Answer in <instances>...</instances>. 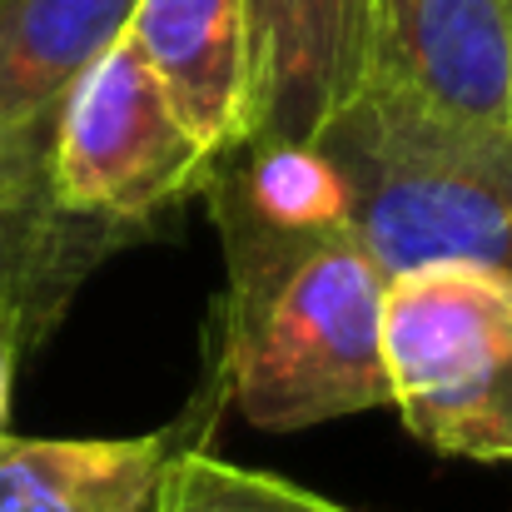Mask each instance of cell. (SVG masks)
I'll return each instance as SVG.
<instances>
[{
    "label": "cell",
    "mask_w": 512,
    "mask_h": 512,
    "mask_svg": "<svg viewBox=\"0 0 512 512\" xmlns=\"http://www.w3.org/2000/svg\"><path fill=\"white\" fill-rule=\"evenodd\" d=\"M229 264L224 393L264 433L388 403L378 259L329 234H219Z\"/></svg>",
    "instance_id": "6da1fadb"
},
{
    "label": "cell",
    "mask_w": 512,
    "mask_h": 512,
    "mask_svg": "<svg viewBox=\"0 0 512 512\" xmlns=\"http://www.w3.org/2000/svg\"><path fill=\"white\" fill-rule=\"evenodd\" d=\"M348 184V229L383 274L463 259L512 274V125L363 90L314 140Z\"/></svg>",
    "instance_id": "7a4b0ae2"
},
{
    "label": "cell",
    "mask_w": 512,
    "mask_h": 512,
    "mask_svg": "<svg viewBox=\"0 0 512 512\" xmlns=\"http://www.w3.org/2000/svg\"><path fill=\"white\" fill-rule=\"evenodd\" d=\"M383 373L418 443L512 463V274L463 259L388 274Z\"/></svg>",
    "instance_id": "3957f363"
},
{
    "label": "cell",
    "mask_w": 512,
    "mask_h": 512,
    "mask_svg": "<svg viewBox=\"0 0 512 512\" xmlns=\"http://www.w3.org/2000/svg\"><path fill=\"white\" fill-rule=\"evenodd\" d=\"M214 170L170 90L120 35L65 95L50 140V194L75 214L150 224Z\"/></svg>",
    "instance_id": "277c9868"
},
{
    "label": "cell",
    "mask_w": 512,
    "mask_h": 512,
    "mask_svg": "<svg viewBox=\"0 0 512 512\" xmlns=\"http://www.w3.org/2000/svg\"><path fill=\"white\" fill-rule=\"evenodd\" d=\"M368 80L453 120L512 125V0H368Z\"/></svg>",
    "instance_id": "5b68a950"
},
{
    "label": "cell",
    "mask_w": 512,
    "mask_h": 512,
    "mask_svg": "<svg viewBox=\"0 0 512 512\" xmlns=\"http://www.w3.org/2000/svg\"><path fill=\"white\" fill-rule=\"evenodd\" d=\"M249 140L314 145L368 80V0H244Z\"/></svg>",
    "instance_id": "8992f818"
},
{
    "label": "cell",
    "mask_w": 512,
    "mask_h": 512,
    "mask_svg": "<svg viewBox=\"0 0 512 512\" xmlns=\"http://www.w3.org/2000/svg\"><path fill=\"white\" fill-rule=\"evenodd\" d=\"M140 0H0V184H50L70 85L130 35Z\"/></svg>",
    "instance_id": "52a82bcc"
},
{
    "label": "cell",
    "mask_w": 512,
    "mask_h": 512,
    "mask_svg": "<svg viewBox=\"0 0 512 512\" xmlns=\"http://www.w3.org/2000/svg\"><path fill=\"white\" fill-rule=\"evenodd\" d=\"M135 234H145V224L75 214L50 184H0V339L15 358H30L60 329L80 284Z\"/></svg>",
    "instance_id": "ba28073f"
},
{
    "label": "cell",
    "mask_w": 512,
    "mask_h": 512,
    "mask_svg": "<svg viewBox=\"0 0 512 512\" xmlns=\"http://www.w3.org/2000/svg\"><path fill=\"white\" fill-rule=\"evenodd\" d=\"M130 40L170 90L179 120L214 160L249 140L244 0H140Z\"/></svg>",
    "instance_id": "9c48e42d"
},
{
    "label": "cell",
    "mask_w": 512,
    "mask_h": 512,
    "mask_svg": "<svg viewBox=\"0 0 512 512\" xmlns=\"http://www.w3.org/2000/svg\"><path fill=\"white\" fill-rule=\"evenodd\" d=\"M179 433L5 438L0 512H155Z\"/></svg>",
    "instance_id": "30bf717a"
},
{
    "label": "cell",
    "mask_w": 512,
    "mask_h": 512,
    "mask_svg": "<svg viewBox=\"0 0 512 512\" xmlns=\"http://www.w3.org/2000/svg\"><path fill=\"white\" fill-rule=\"evenodd\" d=\"M155 512H348L274 473L234 468L204 448H179L160 478Z\"/></svg>",
    "instance_id": "8fae6325"
},
{
    "label": "cell",
    "mask_w": 512,
    "mask_h": 512,
    "mask_svg": "<svg viewBox=\"0 0 512 512\" xmlns=\"http://www.w3.org/2000/svg\"><path fill=\"white\" fill-rule=\"evenodd\" d=\"M15 368H20L15 348L0 339V443L10 438V388H15Z\"/></svg>",
    "instance_id": "7c38bea8"
}]
</instances>
